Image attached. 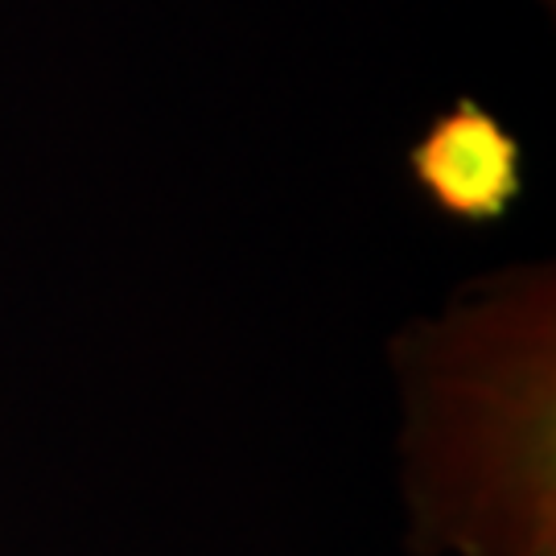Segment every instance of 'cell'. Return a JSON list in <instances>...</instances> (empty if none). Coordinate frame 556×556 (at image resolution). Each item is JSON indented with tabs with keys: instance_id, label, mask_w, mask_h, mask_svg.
Returning <instances> with one entry per match:
<instances>
[{
	"instance_id": "obj_1",
	"label": "cell",
	"mask_w": 556,
	"mask_h": 556,
	"mask_svg": "<svg viewBox=\"0 0 556 556\" xmlns=\"http://www.w3.org/2000/svg\"><path fill=\"white\" fill-rule=\"evenodd\" d=\"M404 544L417 556H556V273L457 285L388 346Z\"/></svg>"
},
{
	"instance_id": "obj_2",
	"label": "cell",
	"mask_w": 556,
	"mask_h": 556,
	"mask_svg": "<svg viewBox=\"0 0 556 556\" xmlns=\"http://www.w3.org/2000/svg\"><path fill=\"white\" fill-rule=\"evenodd\" d=\"M408 169L429 202L466 223L511 211L519 194V144L482 103L457 100L408 153Z\"/></svg>"
},
{
	"instance_id": "obj_3",
	"label": "cell",
	"mask_w": 556,
	"mask_h": 556,
	"mask_svg": "<svg viewBox=\"0 0 556 556\" xmlns=\"http://www.w3.org/2000/svg\"><path fill=\"white\" fill-rule=\"evenodd\" d=\"M553 4L556 0H540V9H548V13H553Z\"/></svg>"
}]
</instances>
